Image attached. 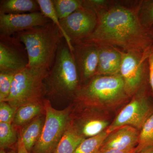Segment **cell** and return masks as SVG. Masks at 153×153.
Returning <instances> with one entry per match:
<instances>
[{"mask_svg":"<svg viewBox=\"0 0 153 153\" xmlns=\"http://www.w3.org/2000/svg\"><path fill=\"white\" fill-rule=\"evenodd\" d=\"M94 11L97 16L95 29L80 42L118 47L124 52L140 54L153 49L152 35L142 24L138 10L116 4Z\"/></svg>","mask_w":153,"mask_h":153,"instance_id":"6da1fadb","label":"cell"},{"mask_svg":"<svg viewBox=\"0 0 153 153\" xmlns=\"http://www.w3.org/2000/svg\"><path fill=\"white\" fill-rule=\"evenodd\" d=\"M130 97L122 77L118 74L94 75L80 87L74 99L84 109L106 111L118 107Z\"/></svg>","mask_w":153,"mask_h":153,"instance_id":"7a4b0ae2","label":"cell"},{"mask_svg":"<svg viewBox=\"0 0 153 153\" xmlns=\"http://www.w3.org/2000/svg\"><path fill=\"white\" fill-rule=\"evenodd\" d=\"M16 34L27 53V66L49 71L64 39L57 26L51 22Z\"/></svg>","mask_w":153,"mask_h":153,"instance_id":"3957f363","label":"cell"},{"mask_svg":"<svg viewBox=\"0 0 153 153\" xmlns=\"http://www.w3.org/2000/svg\"><path fill=\"white\" fill-rule=\"evenodd\" d=\"M79 83L74 57L66 41L63 40L54 63L44 79V96L62 100L74 99L81 87Z\"/></svg>","mask_w":153,"mask_h":153,"instance_id":"277c9868","label":"cell"},{"mask_svg":"<svg viewBox=\"0 0 153 153\" xmlns=\"http://www.w3.org/2000/svg\"><path fill=\"white\" fill-rule=\"evenodd\" d=\"M48 71L27 66L15 74L10 95L4 102L17 109L23 105L42 101L44 82Z\"/></svg>","mask_w":153,"mask_h":153,"instance_id":"5b68a950","label":"cell"},{"mask_svg":"<svg viewBox=\"0 0 153 153\" xmlns=\"http://www.w3.org/2000/svg\"><path fill=\"white\" fill-rule=\"evenodd\" d=\"M45 120L39 139L31 152L53 153L66 130L70 119L71 106L59 110L52 106L48 100L43 101Z\"/></svg>","mask_w":153,"mask_h":153,"instance_id":"8992f818","label":"cell"},{"mask_svg":"<svg viewBox=\"0 0 153 153\" xmlns=\"http://www.w3.org/2000/svg\"><path fill=\"white\" fill-rule=\"evenodd\" d=\"M153 112V108L144 92L134 97L121 110L106 128L109 134L121 127L130 126L140 130Z\"/></svg>","mask_w":153,"mask_h":153,"instance_id":"52a82bcc","label":"cell"},{"mask_svg":"<svg viewBox=\"0 0 153 153\" xmlns=\"http://www.w3.org/2000/svg\"><path fill=\"white\" fill-rule=\"evenodd\" d=\"M152 51L143 54L121 51L120 74L123 79L127 93L130 97L141 85L145 72L148 70V58Z\"/></svg>","mask_w":153,"mask_h":153,"instance_id":"ba28073f","label":"cell"},{"mask_svg":"<svg viewBox=\"0 0 153 153\" xmlns=\"http://www.w3.org/2000/svg\"><path fill=\"white\" fill-rule=\"evenodd\" d=\"M60 21L61 27L73 45L93 33L97 25V16L94 10L83 6Z\"/></svg>","mask_w":153,"mask_h":153,"instance_id":"9c48e42d","label":"cell"},{"mask_svg":"<svg viewBox=\"0 0 153 153\" xmlns=\"http://www.w3.org/2000/svg\"><path fill=\"white\" fill-rule=\"evenodd\" d=\"M27 53L16 37H0V72L16 74L28 64Z\"/></svg>","mask_w":153,"mask_h":153,"instance_id":"30bf717a","label":"cell"},{"mask_svg":"<svg viewBox=\"0 0 153 153\" xmlns=\"http://www.w3.org/2000/svg\"><path fill=\"white\" fill-rule=\"evenodd\" d=\"M51 22L41 12L21 14L0 13V37H11Z\"/></svg>","mask_w":153,"mask_h":153,"instance_id":"8fae6325","label":"cell"},{"mask_svg":"<svg viewBox=\"0 0 153 153\" xmlns=\"http://www.w3.org/2000/svg\"><path fill=\"white\" fill-rule=\"evenodd\" d=\"M73 46L72 54L80 80H90L95 75L98 67L99 46L86 42H78Z\"/></svg>","mask_w":153,"mask_h":153,"instance_id":"7c38bea8","label":"cell"},{"mask_svg":"<svg viewBox=\"0 0 153 153\" xmlns=\"http://www.w3.org/2000/svg\"><path fill=\"white\" fill-rule=\"evenodd\" d=\"M84 111L77 117L70 115L71 123L84 138L99 134L109 126L108 120L97 112L98 111L87 109Z\"/></svg>","mask_w":153,"mask_h":153,"instance_id":"4fadbf2b","label":"cell"},{"mask_svg":"<svg viewBox=\"0 0 153 153\" xmlns=\"http://www.w3.org/2000/svg\"><path fill=\"white\" fill-rule=\"evenodd\" d=\"M139 132L137 129L131 126L121 127L108 134L100 150H134L137 145Z\"/></svg>","mask_w":153,"mask_h":153,"instance_id":"5bb4252c","label":"cell"},{"mask_svg":"<svg viewBox=\"0 0 153 153\" xmlns=\"http://www.w3.org/2000/svg\"><path fill=\"white\" fill-rule=\"evenodd\" d=\"M98 46V64L95 75H111L120 74L121 51L111 46Z\"/></svg>","mask_w":153,"mask_h":153,"instance_id":"9a60e30c","label":"cell"},{"mask_svg":"<svg viewBox=\"0 0 153 153\" xmlns=\"http://www.w3.org/2000/svg\"><path fill=\"white\" fill-rule=\"evenodd\" d=\"M45 120V113L42 114L23 127L19 137L30 153L41 135Z\"/></svg>","mask_w":153,"mask_h":153,"instance_id":"2e32d148","label":"cell"},{"mask_svg":"<svg viewBox=\"0 0 153 153\" xmlns=\"http://www.w3.org/2000/svg\"><path fill=\"white\" fill-rule=\"evenodd\" d=\"M45 111L43 101L23 105L16 110L12 124L14 127H23Z\"/></svg>","mask_w":153,"mask_h":153,"instance_id":"e0dca14e","label":"cell"},{"mask_svg":"<svg viewBox=\"0 0 153 153\" xmlns=\"http://www.w3.org/2000/svg\"><path fill=\"white\" fill-rule=\"evenodd\" d=\"M41 12L37 0H2L0 13L21 14Z\"/></svg>","mask_w":153,"mask_h":153,"instance_id":"ac0fdd59","label":"cell"},{"mask_svg":"<svg viewBox=\"0 0 153 153\" xmlns=\"http://www.w3.org/2000/svg\"><path fill=\"white\" fill-rule=\"evenodd\" d=\"M85 139L69 120L66 130L53 153H73Z\"/></svg>","mask_w":153,"mask_h":153,"instance_id":"d6986e66","label":"cell"},{"mask_svg":"<svg viewBox=\"0 0 153 153\" xmlns=\"http://www.w3.org/2000/svg\"><path fill=\"white\" fill-rule=\"evenodd\" d=\"M37 1L40 7L41 13L47 18L50 19V21L57 26L60 30L63 35V38L65 39L66 44L72 53L74 51V47L70 39L61 27L60 19L57 16L52 0H37Z\"/></svg>","mask_w":153,"mask_h":153,"instance_id":"ffe728a7","label":"cell"},{"mask_svg":"<svg viewBox=\"0 0 153 153\" xmlns=\"http://www.w3.org/2000/svg\"><path fill=\"white\" fill-rule=\"evenodd\" d=\"M153 147V112L145 122L139 134L137 153Z\"/></svg>","mask_w":153,"mask_h":153,"instance_id":"44dd1931","label":"cell"},{"mask_svg":"<svg viewBox=\"0 0 153 153\" xmlns=\"http://www.w3.org/2000/svg\"><path fill=\"white\" fill-rule=\"evenodd\" d=\"M106 129L96 136L85 139L73 153H99L106 137Z\"/></svg>","mask_w":153,"mask_h":153,"instance_id":"7402d4cb","label":"cell"},{"mask_svg":"<svg viewBox=\"0 0 153 153\" xmlns=\"http://www.w3.org/2000/svg\"><path fill=\"white\" fill-rule=\"evenodd\" d=\"M57 16L60 20L68 17L83 6L80 0H52Z\"/></svg>","mask_w":153,"mask_h":153,"instance_id":"603a6c76","label":"cell"},{"mask_svg":"<svg viewBox=\"0 0 153 153\" xmlns=\"http://www.w3.org/2000/svg\"><path fill=\"white\" fill-rule=\"evenodd\" d=\"M16 128L12 123H0V147L1 149L12 147L17 141Z\"/></svg>","mask_w":153,"mask_h":153,"instance_id":"cb8c5ba5","label":"cell"},{"mask_svg":"<svg viewBox=\"0 0 153 153\" xmlns=\"http://www.w3.org/2000/svg\"><path fill=\"white\" fill-rule=\"evenodd\" d=\"M138 13L143 26L150 30L153 26V0L142 1Z\"/></svg>","mask_w":153,"mask_h":153,"instance_id":"d4e9b609","label":"cell"},{"mask_svg":"<svg viewBox=\"0 0 153 153\" xmlns=\"http://www.w3.org/2000/svg\"><path fill=\"white\" fill-rule=\"evenodd\" d=\"M15 74L0 72V102L5 101L10 95Z\"/></svg>","mask_w":153,"mask_h":153,"instance_id":"484cf974","label":"cell"},{"mask_svg":"<svg viewBox=\"0 0 153 153\" xmlns=\"http://www.w3.org/2000/svg\"><path fill=\"white\" fill-rule=\"evenodd\" d=\"M16 110L6 102H0V123L12 124Z\"/></svg>","mask_w":153,"mask_h":153,"instance_id":"4316f807","label":"cell"},{"mask_svg":"<svg viewBox=\"0 0 153 153\" xmlns=\"http://www.w3.org/2000/svg\"><path fill=\"white\" fill-rule=\"evenodd\" d=\"M148 68L149 83L153 94V49L148 58Z\"/></svg>","mask_w":153,"mask_h":153,"instance_id":"83f0119b","label":"cell"},{"mask_svg":"<svg viewBox=\"0 0 153 153\" xmlns=\"http://www.w3.org/2000/svg\"><path fill=\"white\" fill-rule=\"evenodd\" d=\"M99 153H137L135 149L130 151H123L114 149L100 150Z\"/></svg>","mask_w":153,"mask_h":153,"instance_id":"f1b7e54d","label":"cell"},{"mask_svg":"<svg viewBox=\"0 0 153 153\" xmlns=\"http://www.w3.org/2000/svg\"><path fill=\"white\" fill-rule=\"evenodd\" d=\"M18 153H30L25 148V145L19 137L18 140Z\"/></svg>","mask_w":153,"mask_h":153,"instance_id":"f546056e","label":"cell"},{"mask_svg":"<svg viewBox=\"0 0 153 153\" xmlns=\"http://www.w3.org/2000/svg\"><path fill=\"white\" fill-rule=\"evenodd\" d=\"M138 153H153V147L146 149Z\"/></svg>","mask_w":153,"mask_h":153,"instance_id":"4dcf8cb0","label":"cell"},{"mask_svg":"<svg viewBox=\"0 0 153 153\" xmlns=\"http://www.w3.org/2000/svg\"><path fill=\"white\" fill-rule=\"evenodd\" d=\"M151 30V33H152V36L153 37V26L152 27H151L150 28V29Z\"/></svg>","mask_w":153,"mask_h":153,"instance_id":"1f68e13d","label":"cell"},{"mask_svg":"<svg viewBox=\"0 0 153 153\" xmlns=\"http://www.w3.org/2000/svg\"><path fill=\"white\" fill-rule=\"evenodd\" d=\"M0 153H5V152L4 151V150L1 149V152H0Z\"/></svg>","mask_w":153,"mask_h":153,"instance_id":"d6a6232c","label":"cell"}]
</instances>
